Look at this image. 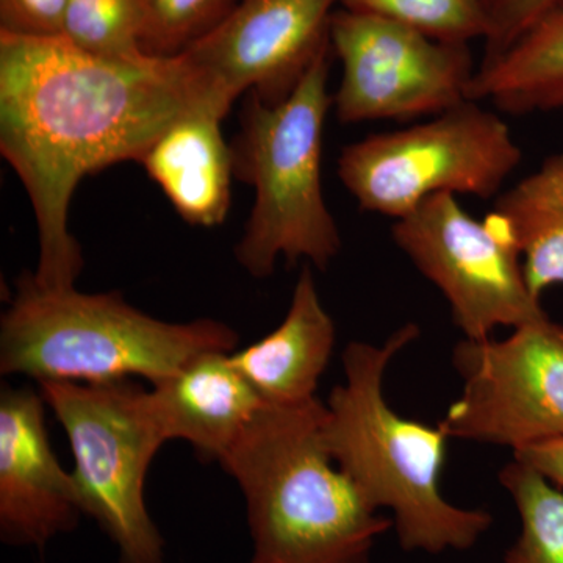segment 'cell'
<instances>
[{
  "mask_svg": "<svg viewBox=\"0 0 563 563\" xmlns=\"http://www.w3.org/2000/svg\"><path fill=\"white\" fill-rule=\"evenodd\" d=\"M229 113L184 55L118 62L63 36L0 33V152L20 177L40 235L33 279L74 288L84 268L69 232L79 181L121 162H140L173 124L202 107Z\"/></svg>",
  "mask_w": 563,
  "mask_h": 563,
  "instance_id": "6da1fadb",
  "label": "cell"
},
{
  "mask_svg": "<svg viewBox=\"0 0 563 563\" xmlns=\"http://www.w3.org/2000/svg\"><path fill=\"white\" fill-rule=\"evenodd\" d=\"M418 336L420 328L406 324L383 344H347L344 380L324 402V442L374 509L391 514L404 551H468L492 528L493 517L444 498L440 476L451 437L442 424L402 417L385 396L388 366Z\"/></svg>",
  "mask_w": 563,
  "mask_h": 563,
  "instance_id": "7a4b0ae2",
  "label": "cell"
},
{
  "mask_svg": "<svg viewBox=\"0 0 563 563\" xmlns=\"http://www.w3.org/2000/svg\"><path fill=\"white\" fill-rule=\"evenodd\" d=\"M324 402L263 404L220 462L239 484L251 563H373L393 528L324 442Z\"/></svg>",
  "mask_w": 563,
  "mask_h": 563,
  "instance_id": "3957f363",
  "label": "cell"
},
{
  "mask_svg": "<svg viewBox=\"0 0 563 563\" xmlns=\"http://www.w3.org/2000/svg\"><path fill=\"white\" fill-rule=\"evenodd\" d=\"M236 343L239 335L224 322H166L120 292L47 290L25 274L0 321V373L38 384L143 377L154 385L196 355L232 352Z\"/></svg>",
  "mask_w": 563,
  "mask_h": 563,
  "instance_id": "277c9868",
  "label": "cell"
},
{
  "mask_svg": "<svg viewBox=\"0 0 563 563\" xmlns=\"http://www.w3.org/2000/svg\"><path fill=\"white\" fill-rule=\"evenodd\" d=\"M329 52H322L287 99L247 96L242 131L232 144L233 173L255 191L235 255L257 279L280 257L325 269L342 250L339 225L322 192V141L332 106Z\"/></svg>",
  "mask_w": 563,
  "mask_h": 563,
  "instance_id": "5b68a950",
  "label": "cell"
},
{
  "mask_svg": "<svg viewBox=\"0 0 563 563\" xmlns=\"http://www.w3.org/2000/svg\"><path fill=\"white\" fill-rule=\"evenodd\" d=\"M40 393L68 437L81 512L109 536L120 563H165V540L144 496L166 443L150 390L125 379L43 383Z\"/></svg>",
  "mask_w": 563,
  "mask_h": 563,
  "instance_id": "8992f818",
  "label": "cell"
},
{
  "mask_svg": "<svg viewBox=\"0 0 563 563\" xmlns=\"http://www.w3.org/2000/svg\"><path fill=\"white\" fill-rule=\"evenodd\" d=\"M521 158L507 122L465 101L422 124L343 147L339 177L362 210L396 221L437 195L490 199Z\"/></svg>",
  "mask_w": 563,
  "mask_h": 563,
  "instance_id": "52a82bcc",
  "label": "cell"
},
{
  "mask_svg": "<svg viewBox=\"0 0 563 563\" xmlns=\"http://www.w3.org/2000/svg\"><path fill=\"white\" fill-rule=\"evenodd\" d=\"M391 239L446 299L466 340L547 320L526 280L520 251L498 218L466 213L454 195H437L396 220Z\"/></svg>",
  "mask_w": 563,
  "mask_h": 563,
  "instance_id": "ba28073f",
  "label": "cell"
},
{
  "mask_svg": "<svg viewBox=\"0 0 563 563\" xmlns=\"http://www.w3.org/2000/svg\"><path fill=\"white\" fill-rule=\"evenodd\" d=\"M329 41L342 63L332 106L343 124L437 117L470 101L477 70L470 44L344 9L333 13Z\"/></svg>",
  "mask_w": 563,
  "mask_h": 563,
  "instance_id": "9c48e42d",
  "label": "cell"
},
{
  "mask_svg": "<svg viewBox=\"0 0 563 563\" xmlns=\"http://www.w3.org/2000/svg\"><path fill=\"white\" fill-rule=\"evenodd\" d=\"M462 395L440 422L451 439L515 453L563 439V325L547 318L504 340L455 344Z\"/></svg>",
  "mask_w": 563,
  "mask_h": 563,
  "instance_id": "30bf717a",
  "label": "cell"
},
{
  "mask_svg": "<svg viewBox=\"0 0 563 563\" xmlns=\"http://www.w3.org/2000/svg\"><path fill=\"white\" fill-rule=\"evenodd\" d=\"M336 2L239 0L220 25L180 55L231 106L244 91L269 103L284 101L331 47Z\"/></svg>",
  "mask_w": 563,
  "mask_h": 563,
  "instance_id": "8fae6325",
  "label": "cell"
},
{
  "mask_svg": "<svg viewBox=\"0 0 563 563\" xmlns=\"http://www.w3.org/2000/svg\"><path fill=\"white\" fill-rule=\"evenodd\" d=\"M40 391L0 393V537L14 547L43 548L79 525V493L51 446Z\"/></svg>",
  "mask_w": 563,
  "mask_h": 563,
  "instance_id": "7c38bea8",
  "label": "cell"
},
{
  "mask_svg": "<svg viewBox=\"0 0 563 563\" xmlns=\"http://www.w3.org/2000/svg\"><path fill=\"white\" fill-rule=\"evenodd\" d=\"M151 387L166 442L185 440L206 461L221 462L265 404L232 352H202Z\"/></svg>",
  "mask_w": 563,
  "mask_h": 563,
  "instance_id": "4fadbf2b",
  "label": "cell"
},
{
  "mask_svg": "<svg viewBox=\"0 0 563 563\" xmlns=\"http://www.w3.org/2000/svg\"><path fill=\"white\" fill-rule=\"evenodd\" d=\"M336 329L306 265L284 321L262 340L232 352V362L265 404L292 406L317 398L335 350Z\"/></svg>",
  "mask_w": 563,
  "mask_h": 563,
  "instance_id": "5bb4252c",
  "label": "cell"
},
{
  "mask_svg": "<svg viewBox=\"0 0 563 563\" xmlns=\"http://www.w3.org/2000/svg\"><path fill=\"white\" fill-rule=\"evenodd\" d=\"M225 111L202 107L173 124L139 163L181 220L214 228L228 218L232 201L233 154L221 122Z\"/></svg>",
  "mask_w": 563,
  "mask_h": 563,
  "instance_id": "9a60e30c",
  "label": "cell"
},
{
  "mask_svg": "<svg viewBox=\"0 0 563 563\" xmlns=\"http://www.w3.org/2000/svg\"><path fill=\"white\" fill-rule=\"evenodd\" d=\"M493 214L520 251L533 296L563 287V152L499 195Z\"/></svg>",
  "mask_w": 563,
  "mask_h": 563,
  "instance_id": "2e32d148",
  "label": "cell"
},
{
  "mask_svg": "<svg viewBox=\"0 0 563 563\" xmlns=\"http://www.w3.org/2000/svg\"><path fill=\"white\" fill-rule=\"evenodd\" d=\"M468 99L510 114L563 110V10L504 54L481 63Z\"/></svg>",
  "mask_w": 563,
  "mask_h": 563,
  "instance_id": "e0dca14e",
  "label": "cell"
},
{
  "mask_svg": "<svg viewBox=\"0 0 563 563\" xmlns=\"http://www.w3.org/2000/svg\"><path fill=\"white\" fill-rule=\"evenodd\" d=\"M498 479L520 520L503 563H563V490L517 459L504 466Z\"/></svg>",
  "mask_w": 563,
  "mask_h": 563,
  "instance_id": "ac0fdd59",
  "label": "cell"
},
{
  "mask_svg": "<svg viewBox=\"0 0 563 563\" xmlns=\"http://www.w3.org/2000/svg\"><path fill=\"white\" fill-rule=\"evenodd\" d=\"M141 0H69L62 36L79 49L118 62L151 57L143 51Z\"/></svg>",
  "mask_w": 563,
  "mask_h": 563,
  "instance_id": "d6986e66",
  "label": "cell"
},
{
  "mask_svg": "<svg viewBox=\"0 0 563 563\" xmlns=\"http://www.w3.org/2000/svg\"><path fill=\"white\" fill-rule=\"evenodd\" d=\"M342 9L373 14L429 38L451 44L485 40L488 32L483 0H340Z\"/></svg>",
  "mask_w": 563,
  "mask_h": 563,
  "instance_id": "ffe728a7",
  "label": "cell"
},
{
  "mask_svg": "<svg viewBox=\"0 0 563 563\" xmlns=\"http://www.w3.org/2000/svg\"><path fill=\"white\" fill-rule=\"evenodd\" d=\"M239 0H141L143 51L151 57H177L209 35Z\"/></svg>",
  "mask_w": 563,
  "mask_h": 563,
  "instance_id": "44dd1931",
  "label": "cell"
},
{
  "mask_svg": "<svg viewBox=\"0 0 563 563\" xmlns=\"http://www.w3.org/2000/svg\"><path fill=\"white\" fill-rule=\"evenodd\" d=\"M487 13L485 57L493 60L514 46L526 33L563 10V0H483Z\"/></svg>",
  "mask_w": 563,
  "mask_h": 563,
  "instance_id": "7402d4cb",
  "label": "cell"
},
{
  "mask_svg": "<svg viewBox=\"0 0 563 563\" xmlns=\"http://www.w3.org/2000/svg\"><path fill=\"white\" fill-rule=\"evenodd\" d=\"M69 0H0V33L54 38L62 36Z\"/></svg>",
  "mask_w": 563,
  "mask_h": 563,
  "instance_id": "603a6c76",
  "label": "cell"
},
{
  "mask_svg": "<svg viewBox=\"0 0 563 563\" xmlns=\"http://www.w3.org/2000/svg\"><path fill=\"white\" fill-rule=\"evenodd\" d=\"M514 459L531 466L563 490V439L533 444L515 453Z\"/></svg>",
  "mask_w": 563,
  "mask_h": 563,
  "instance_id": "cb8c5ba5",
  "label": "cell"
}]
</instances>
